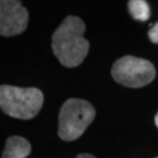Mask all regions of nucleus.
I'll use <instances>...</instances> for the list:
<instances>
[{
    "label": "nucleus",
    "mask_w": 158,
    "mask_h": 158,
    "mask_svg": "<svg viewBox=\"0 0 158 158\" xmlns=\"http://www.w3.org/2000/svg\"><path fill=\"white\" fill-rule=\"evenodd\" d=\"M85 25L80 18L69 15L52 35V52L60 63L68 68L83 62L89 49V42L83 37Z\"/></svg>",
    "instance_id": "nucleus-1"
},
{
    "label": "nucleus",
    "mask_w": 158,
    "mask_h": 158,
    "mask_svg": "<svg viewBox=\"0 0 158 158\" xmlns=\"http://www.w3.org/2000/svg\"><path fill=\"white\" fill-rule=\"evenodd\" d=\"M43 94L36 87H18L1 85L0 106L2 111L18 119H32L43 105Z\"/></svg>",
    "instance_id": "nucleus-2"
},
{
    "label": "nucleus",
    "mask_w": 158,
    "mask_h": 158,
    "mask_svg": "<svg viewBox=\"0 0 158 158\" xmlns=\"http://www.w3.org/2000/svg\"><path fill=\"white\" fill-rule=\"evenodd\" d=\"M96 116V110L87 101L69 99L63 104L59 115V137L70 142L81 137Z\"/></svg>",
    "instance_id": "nucleus-3"
},
{
    "label": "nucleus",
    "mask_w": 158,
    "mask_h": 158,
    "mask_svg": "<svg viewBox=\"0 0 158 158\" xmlns=\"http://www.w3.org/2000/svg\"><path fill=\"white\" fill-rule=\"evenodd\" d=\"M114 80L123 86L138 88L151 83L155 78V67L148 60L125 56L117 60L112 67Z\"/></svg>",
    "instance_id": "nucleus-4"
},
{
    "label": "nucleus",
    "mask_w": 158,
    "mask_h": 158,
    "mask_svg": "<svg viewBox=\"0 0 158 158\" xmlns=\"http://www.w3.org/2000/svg\"><path fill=\"white\" fill-rule=\"evenodd\" d=\"M29 12L17 0L0 2V34L10 37L23 33L27 29Z\"/></svg>",
    "instance_id": "nucleus-5"
},
{
    "label": "nucleus",
    "mask_w": 158,
    "mask_h": 158,
    "mask_svg": "<svg viewBox=\"0 0 158 158\" xmlns=\"http://www.w3.org/2000/svg\"><path fill=\"white\" fill-rule=\"evenodd\" d=\"M31 153V145L23 137L12 135L6 140L2 158H26Z\"/></svg>",
    "instance_id": "nucleus-6"
},
{
    "label": "nucleus",
    "mask_w": 158,
    "mask_h": 158,
    "mask_svg": "<svg viewBox=\"0 0 158 158\" xmlns=\"http://www.w3.org/2000/svg\"><path fill=\"white\" fill-rule=\"evenodd\" d=\"M128 10L129 14L135 20L144 22L150 18L151 10L150 6L147 1L144 0H131L128 1Z\"/></svg>",
    "instance_id": "nucleus-7"
},
{
    "label": "nucleus",
    "mask_w": 158,
    "mask_h": 158,
    "mask_svg": "<svg viewBox=\"0 0 158 158\" xmlns=\"http://www.w3.org/2000/svg\"><path fill=\"white\" fill-rule=\"evenodd\" d=\"M148 36H149V39L151 42L158 44V22L156 24H154L153 27L149 30Z\"/></svg>",
    "instance_id": "nucleus-8"
},
{
    "label": "nucleus",
    "mask_w": 158,
    "mask_h": 158,
    "mask_svg": "<svg viewBox=\"0 0 158 158\" xmlns=\"http://www.w3.org/2000/svg\"><path fill=\"white\" fill-rule=\"evenodd\" d=\"M76 158H97V157H94V155L88 154V153H81V154H79Z\"/></svg>",
    "instance_id": "nucleus-9"
},
{
    "label": "nucleus",
    "mask_w": 158,
    "mask_h": 158,
    "mask_svg": "<svg viewBox=\"0 0 158 158\" xmlns=\"http://www.w3.org/2000/svg\"><path fill=\"white\" fill-rule=\"evenodd\" d=\"M155 124H156V126L158 127V113H157L156 116H155Z\"/></svg>",
    "instance_id": "nucleus-10"
},
{
    "label": "nucleus",
    "mask_w": 158,
    "mask_h": 158,
    "mask_svg": "<svg viewBox=\"0 0 158 158\" xmlns=\"http://www.w3.org/2000/svg\"><path fill=\"white\" fill-rule=\"evenodd\" d=\"M156 158H158V157H156Z\"/></svg>",
    "instance_id": "nucleus-11"
}]
</instances>
